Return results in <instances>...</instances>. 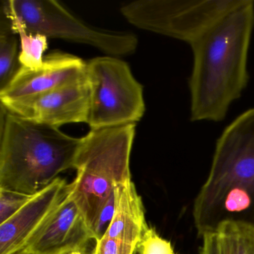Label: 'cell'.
I'll return each mask as SVG.
<instances>
[{
    "label": "cell",
    "mask_w": 254,
    "mask_h": 254,
    "mask_svg": "<svg viewBox=\"0 0 254 254\" xmlns=\"http://www.w3.org/2000/svg\"><path fill=\"white\" fill-rule=\"evenodd\" d=\"M254 27V1L245 0L190 43L191 121H222L242 96L249 81L248 50Z\"/></svg>",
    "instance_id": "6da1fadb"
},
{
    "label": "cell",
    "mask_w": 254,
    "mask_h": 254,
    "mask_svg": "<svg viewBox=\"0 0 254 254\" xmlns=\"http://www.w3.org/2000/svg\"><path fill=\"white\" fill-rule=\"evenodd\" d=\"M90 86L87 124L90 130L136 124L145 111L143 87L126 62L102 56L87 63Z\"/></svg>",
    "instance_id": "8992f818"
},
{
    "label": "cell",
    "mask_w": 254,
    "mask_h": 254,
    "mask_svg": "<svg viewBox=\"0 0 254 254\" xmlns=\"http://www.w3.org/2000/svg\"><path fill=\"white\" fill-rule=\"evenodd\" d=\"M192 216L201 237L225 221L254 227V108L233 120L217 140Z\"/></svg>",
    "instance_id": "7a4b0ae2"
},
{
    "label": "cell",
    "mask_w": 254,
    "mask_h": 254,
    "mask_svg": "<svg viewBox=\"0 0 254 254\" xmlns=\"http://www.w3.org/2000/svg\"><path fill=\"white\" fill-rule=\"evenodd\" d=\"M66 254H93V251H88V249L81 250V251H74Z\"/></svg>",
    "instance_id": "ffe728a7"
},
{
    "label": "cell",
    "mask_w": 254,
    "mask_h": 254,
    "mask_svg": "<svg viewBox=\"0 0 254 254\" xmlns=\"http://www.w3.org/2000/svg\"><path fill=\"white\" fill-rule=\"evenodd\" d=\"M203 244L200 254H220L218 241L215 233H207L202 236Z\"/></svg>",
    "instance_id": "d6986e66"
},
{
    "label": "cell",
    "mask_w": 254,
    "mask_h": 254,
    "mask_svg": "<svg viewBox=\"0 0 254 254\" xmlns=\"http://www.w3.org/2000/svg\"><path fill=\"white\" fill-rule=\"evenodd\" d=\"M29 254V253H23V254Z\"/></svg>",
    "instance_id": "44dd1931"
},
{
    "label": "cell",
    "mask_w": 254,
    "mask_h": 254,
    "mask_svg": "<svg viewBox=\"0 0 254 254\" xmlns=\"http://www.w3.org/2000/svg\"><path fill=\"white\" fill-rule=\"evenodd\" d=\"M136 249L139 254H175L171 242L159 236L151 227L145 230Z\"/></svg>",
    "instance_id": "e0dca14e"
},
{
    "label": "cell",
    "mask_w": 254,
    "mask_h": 254,
    "mask_svg": "<svg viewBox=\"0 0 254 254\" xmlns=\"http://www.w3.org/2000/svg\"><path fill=\"white\" fill-rule=\"evenodd\" d=\"M245 0H136L123 5L121 14L142 30L189 44Z\"/></svg>",
    "instance_id": "52a82bcc"
},
{
    "label": "cell",
    "mask_w": 254,
    "mask_h": 254,
    "mask_svg": "<svg viewBox=\"0 0 254 254\" xmlns=\"http://www.w3.org/2000/svg\"><path fill=\"white\" fill-rule=\"evenodd\" d=\"M5 14L11 22L13 31L18 35L20 39L19 62L20 66L30 69H39L44 64L45 58L44 53L48 47V38L39 34L28 32L18 20L7 15L5 13Z\"/></svg>",
    "instance_id": "9a60e30c"
},
{
    "label": "cell",
    "mask_w": 254,
    "mask_h": 254,
    "mask_svg": "<svg viewBox=\"0 0 254 254\" xmlns=\"http://www.w3.org/2000/svg\"><path fill=\"white\" fill-rule=\"evenodd\" d=\"M11 22L1 10L0 21V90H3L20 68V43Z\"/></svg>",
    "instance_id": "4fadbf2b"
},
{
    "label": "cell",
    "mask_w": 254,
    "mask_h": 254,
    "mask_svg": "<svg viewBox=\"0 0 254 254\" xmlns=\"http://www.w3.org/2000/svg\"><path fill=\"white\" fill-rule=\"evenodd\" d=\"M136 124L90 130L75 157L71 193L90 230L117 186L131 180L130 154Z\"/></svg>",
    "instance_id": "277c9868"
},
{
    "label": "cell",
    "mask_w": 254,
    "mask_h": 254,
    "mask_svg": "<svg viewBox=\"0 0 254 254\" xmlns=\"http://www.w3.org/2000/svg\"></svg>",
    "instance_id": "7402d4cb"
},
{
    "label": "cell",
    "mask_w": 254,
    "mask_h": 254,
    "mask_svg": "<svg viewBox=\"0 0 254 254\" xmlns=\"http://www.w3.org/2000/svg\"><path fill=\"white\" fill-rule=\"evenodd\" d=\"M137 246L119 239L104 236L96 242L93 254H134Z\"/></svg>",
    "instance_id": "ac0fdd59"
},
{
    "label": "cell",
    "mask_w": 254,
    "mask_h": 254,
    "mask_svg": "<svg viewBox=\"0 0 254 254\" xmlns=\"http://www.w3.org/2000/svg\"><path fill=\"white\" fill-rule=\"evenodd\" d=\"M87 63L67 53H50L39 69L20 66L9 84L0 90V100H14L45 93L86 75Z\"/></svg>",
    "instance_id": "8fae6325"
},
{
    "label": "cell",
    "mask_w": 254,
    "mask_h": 254,
    "mask_svg": "<svg viewBox=\"0 0 254 254\" xmlns=\"http://www.w3.org/2000/svg\"><path fill=\"white\" fill-rule=\"evenodd\" d=\"M1 9L28 32L86 44L113 57L130 56L137 48L134 34L93 27L55 0H8Z\"/></svg>",
    "instance_id": "5b68a950"
},
{
    "label": "cell",
    "mask_w": 254,
    "mask_h": 254,
    "mask_svg": "<svg viewBox=\"0 0 254 254\" xmlns=\"http://www.w3.org/2000/svg\"><path fill=\"white\" fill-rule=\"evenodd\" d=\"M114 194V216L105 236L137 246L148 228L142 198L131 180L117 186Z\"/></svg>",
    "instance_id": "7c38bea8"
},
{
    "label": "cell",
    "mask_w": 254,
    "mask_h": 254,
    "mask_svg": "<svg viewBox=\"0 0 254 254\" xmlns=\"http://www.w3.org/2000/svg\"><path fill=\"white\" fill-rule=\"evenodd\" d=\"M1 105L10 114L53 127L87 123L90 86L85 75L45 93L2 101Z\"/></svg>",
    "instance_id": "ba28073f"
},
{
    "label": "cell",
    "mask_w": 254,
    "mask_h": 254,
    "mask_svg": "<svg viewBox=\"0 0 254 254\" xmlns=\"http://www.w3.org/2000/svg\"><path fill=\"white\" fill-rule=\"evenodd\" d=\"M68 187L64 179L58 178L0 224V254L18 253L50 218L67 193Z\"/></svg>",
    "instance_id": "30bf717a"
},
{
    "label": "cell",
    "mask_w": 254,
    "mask_h": 254,
    "mask_svg": "<svg viewBox=\"0 0 254 254\" xmlns=\"http://www.w3.org/2000/svg\"><path fill=\"white\" fill-rule=\"evenodd\" d=\"M34 196L0 190V224L17 213Z\"/></svg>",
    "instance_id": "2e32d148"
},
{
    "label": "cell",
    "mask_w": 254,
    "mask_h": 254,
    "mask_svg": "<svg viewBox=\"0 0 254 254\" xmlns=\"http://www.w3.org/2000/svg\"><path fill=\"white\" fill-rule=\"evenodd\" d=\"M82 137L8 113L1 105L0 190L35 195L73 169Z\"/></svg>",
    "instance_id": "3957f363"
},
{
    "label": "cell",
    "mask_w": 254,
    "mask_h": 254,
    "mask_svg": "<svg viewBox=\"0 0 254 254\" xmlns=\"http://www.w3.org/2000/svg\"><path fill=\"white\" fill-rule=\"evenodd\" d=\"M94 235L71 193H67L47 222L15 254H66L87 249Z\"/></svg>",
    "instance_id": "9c48e42d"
},
{
    "label": "cell",
    "mask_w": 254,
    "mask_h": 254,
    "mask_svg": "<svg viewBox=\"0 0 254 254\" xmlns=\"http://www.w3.org/2000/svg\"><path fill=\"white\" fill-rule=\"evenodd\" d=\"M220 254H254V227L239 221L221 223L215 232Z\"/></svg>",
    "instance_id": "5bb4252c"
}]
</instances>
